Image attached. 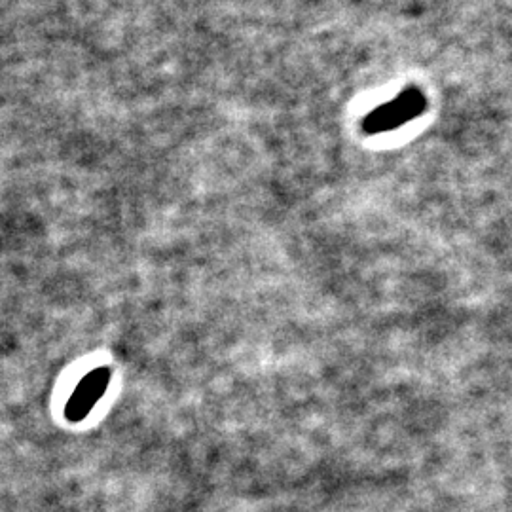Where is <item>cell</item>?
Returning a JSON list of instances; mask_svg holds the SVG:
<instances>
[{"mask_svg": "<svg viewBox=\"0 0 512 512\" xmlns=\"http://www.w3.org/2000/svg\"><path fill=\"white\" fill-rule=\"evenodd\" d=\"M427 109V99L418 88H406L393 101L372 110L363 120L366 135L389 133L403 128L404 124L416 120Z\"/></svg>", "mask_w": 512, "mask_h": 512, "instance_id": "obj_1", "label": "cell"}, {"mask_svg": "<svg viewBox=\"0 0 512 512\" xmlns=\"http://www.w3.org/2000/svg\"><path fill=\"white\" fill-rule=\"evenodd\" d=\"M110 372L109 366H101L90 372L78 387L74 389L69 403L65 406V418L69 421H82L88 418L93 406L99 403L103 393L109 387Z\"/></svg>", "mask_w": 512, "mask_h": 512, "instance_id": "obj_2", "label": "cell"}]
</instances>
